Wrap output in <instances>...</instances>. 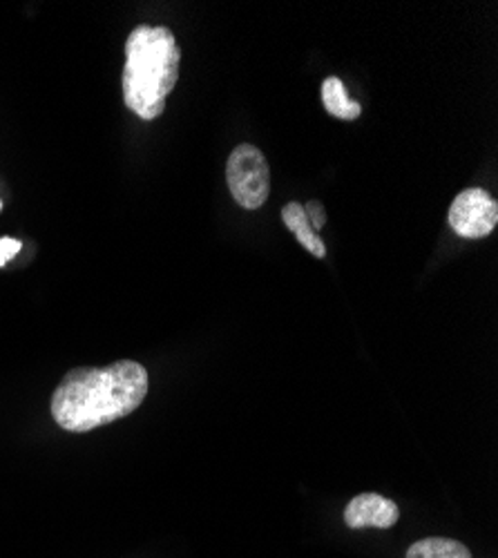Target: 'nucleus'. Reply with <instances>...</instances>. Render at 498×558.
Here are the masks:
<instances>
[{"instance_id": "4", "label": "nucleus", "mask_w": 498, "mask_h": 558, "mask_svg": "<svg viewBox=\"0 0 498 558\" xmlns=\"http://www.w3.org/2000/svg\"><path fill=\"white\" fill-rule=\"evenodd\" d=\"M451 230L463 240H483L498 223V204L483 189L463 191L447 213Z\"/></svg>"}, {"instance_id": "1", "label": "nucleus", "mask_w": 498, "mask_h": 558, "mask_svg": "<svg viewBox=\"0 0 498 558\" xmlns=\"http://www.w3.org/2000/svg\"><path fill=\"white\" fill-rule=\"evenodd\" d=\"M148 387L146 366L134 360L78 366L65 374L52 393V417L65 432H93L137 411Z\"/></svg>"}, {"instance_id": "10", "label": "nucleus", "mask_w": 498, "mask_h": 558, "mask_svg": "<svg viewBox=\"0 0 498 558\" xmlns=\"http://www.w3.org/2000/svg\"><path fill=\"white\" fill-rule=\"evenodd\" d=\"M21 251H23L21 240L0 238V268H3L8 262H12Z\"/></svg>"}, {"instance_id": "6", "label": "nucleus", "mask_w": 498, "mask_h": 558, "mask_svg": "<svg viewBox=\"0 0 498 558\" xmlns=\"http://www.w3.org/2000/svg\"><path fill=\"white\" fill-rule=\"evenodd\" d=\"M282 219H284V226L297 238V242L302 244V248H306L313 257H318V259H323V257L327 255V246H325V242L320 240L318 232H315V230L311 228L302 204L289 202V204L282 208Z\"/></svg>"}, {"instance_id": "11", "label": "nucleus", "mask_w": 498, "mask_h": 558, "mask_svg": "<svg viewBox=\"0 0 498 558\" xmlns=\"http://www.w3.org/2000/svg\"><path fill=\"white\" fill-rule=\"evenodd\" d=\"M0 208H3V202H0Z\"/></svg>"}, {"instance_id": "9", "label": "nucleus", "mask_w": 498, "mask_h": 558, "mask_svg": "<svg viewBox=\"0 0 498 558\" xmlns=\"http://www.w3.org/2000/svg\"><path fill=\"white\" fill-rule=\"evenodd\" d=\"M304 213H306V219H308V223H311V228L318 232L320 228H325V223H327V213H325V206L320 204V202H308L306 204V208H304Z\"/></svg>"}, {"instance_id": "3", "label": "nucleus", "mask_w": 498, "mask_h": 558, "mask_svg": "<svg viewBox=\"0 0 498 558\" xmlns=\"http://www.w3.org/2000/svg\"><path fill=\"white\" fill-rule=\"evenodd\" d=\"M226 183L242 208H262L270 195V168L262 150L251 144L238 146L226 163Z\"/></svg>"}, {"instance_id": "5", "label": "nucleus", "mask_w": 498, "mask_h": 558, "mask_svg": "<svg viewBox=\"0 0 498 558\" xmlns=\"http://www.w3.org/2000/svg\"><path fill=\"white\" fill-rule=\"evenodd\" d=\"M398 519H400L398 505L372 492L355 496L344 509V523L351 530H362V527L389 530L398 523Z\"/></svg>"}, {"instance_id": "7", "label": "nucleus", "mask_w": 498, "mask_h": 558, "mask_svg": "<svg viewBox=\"0 0 498 558\" xmlns=\"http://www.w3.org/2000/svg\"><path fill=\"white\" fill-rule=\"evenodd\" d=\"M323 104H325V108L331 117L342 119V121H355L362 114L360 104H355L349 97L347 85L338 76L325 78V83H323Z\"/></svg>"}, {"instance_id": "8", "label": "nucleus", "mask_w": 498, "mask_h": 558, "mask_svg": "<svg viewBox=\"0 0 498 558\" xmlns=\"http://www.w3.org/2000/svg\"><path fill=\"white\" fill-rule=\"evenodd\" d=\"M404 558H472V551L461 541L434 536L416 541Z\"/></svg>"}, {"instance_id": "2", "label": "nucleus", "mask_w": 498, "mask_h": 558, "mask_svg": "<svg viewBox=\"0 0 498 558\" xmlns=\"http://www.w3.org/2000/svg\"><path fill=\"white\" fill-rule=\"evenodd\" d=\"M181 52L172 29L163 25L134 27L125 40L123 101L139 119L153 121L166 110L177 85Z\"/></svg>"}]
</instances>
